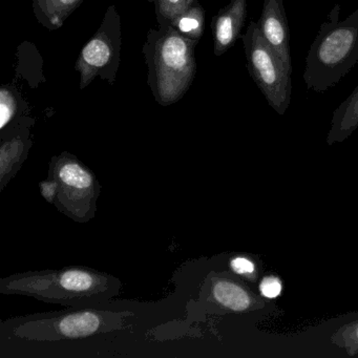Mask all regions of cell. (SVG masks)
I'll return each instance as SVG.
<instances>
[{
    "mask_svg": "<svg viewBox=\"0 0 358 358\" xmlns=\"http://www.w3.org/2000/svg\"><path fill=\"white\" fill-rule=\"evenodd\" d=\"M121 287L116 276L80 266L20 272L0 280L1 294L26 295L75 308L99 307L117 296Z\"/></svg>",
    "mask_w": 358,
    "mask_h": 358,
    "instance_id": "obj_1",
    "label": "cell"
},
{
    "mask_svg": "<svg viewBox=\"0 0 358 358\" xmlns=\"http://www.w3.org/2000/svg\"><path fill=\"white\" fill-rule=\"evenodd\" d=\"M198 43L171 24L148 31L142 54L148 66V87L159 106L177 103L187 94L196 78Z\"/></svg>",
    "mask_w": 358,
    "mask_h": 358,
    "instance_id": "obj_2",
    "label": "cell"
},
{
    "mask_svg": "<svg viewBox=\"0 0 358 358\" xmlns=\"http://www.w3.org/2000/svg\"><path fill=\"white\" fill-rule=\"evenodd\" d=\"M339 13L336 3L306 58L303 80L307 90L317 94L336 87L358 62V9L343 22Z\"/></svg>",
    "mask_w": 358,
    "mask_h": 358,
    "instance_id": "obj_3",
    "label": "cell"
},
{
    "mask_svg": "<svg viewBox=\"0 0 358 358\" xmlns=\"http://www.w3.org/2000/svg\"><path fill=\"white\" fill-rule=\"evenodd\" d=\"M135 314L112 311L98 307L73 308L59 312H47L22 316L8 324L13 336L28 341H60L87 338L123 330Z\"/></svg>",
    "mask_w": 358,
    "mask_h": 358,
    "instance_id": "obj_4",
    "label": "cell"
},
{
    "mask_svg": "<svg viewBox=\"0 0 358 358\" xmlns=\"http://www.w3.org/2000/svg\"><path fill=\"white\" fill-rule=\"evenodd\" d=\"M49 175L59 182V192L54 206L77 223L94 219L101 185L95 173L76 156L64 152L50 161Z\"/></svg>",
    "mask_w": 358,
    "mask_h": 358,
    "instance_id": "obj_5",
    "label": "cell"
},
{
    "mask_svg": "<svg viewBox=\"0 0 358 358\" xmlns=\"http://www.w3.org/2000/svg\"><path fill=\"white\" fill-rule=\"evenodd\" d=\"M241 39L251 78L268 104L278 115H284L290 106L292 94V66H287L264 41L257 30V22H251L248 24L246 33Z\"/></svg>",
    "mask_w": 358,
    "mask_h": 358,
    "instance_id": "obj_6",
    "label": "cell"
},
{
    "mask_svg": "<svg viewBox=\"0 0 358 358\" xmlns=\"http://www.w3.org/2000/svg\"><path fill=\"white\" fill-rule=\"evenodd\" d=\"M121 17L115 5L104 14L97 32L81 49L75 70L80 74V90L87 89L96 78L110 85L116 83L121 59Z\"/></svg>",
    "mask_w": 358,
    "mask_h": 358,
    "instance_id": "obj_7",
    "label": "cell"
},
{
    "mask_svg": "<svg viewBox=\"0 0 358 358\" xmlns=\"http://www.w3.org/2000/svg\"><path fill=\"white\" fill-rule=\"evenodd\" d=\"M201 301L209 312L243 313L259 307L257 297L227 274H208L201 289Z\"/></svg>",
    "mask_w": 358,
    "mask_h": 358,
    "instance_id": "obj_8",
    "label": "cell"
},
{
    "mask_svg": "<svg viewBox=\"0 0 358 358\" xmlns=\"http://www.w3.org/2000/svg\"><path fill=\"white\" fill-rule=\"evenodd\" d=\"M35 120L24 116L0 131V192L16 177L28 159L33 142L31 129Z\"/></svg>",
    "mask_w": 358,
    "mask_h": 358,
    "instance_id": "obj_9",
    "label": "cell"
},
{
    "mask_svg": "<svg viewBox=\"0 0 358 358\" xmlns=\"http://www.w3.org/2000/svg\"><path fill=\"white\" fill-rule=\"evenodd\" d=\"M257 30L264 41L284 60L291 64L290 31L282 0H265L261 17L257 22Z\"/></svg>",
    "mask_w": 358,
    "mask_h": 358,
    "instance_id": "obj_10",
    "label": "cell"
},
{
    "mask_svg": "<svg viewBox=\"0 0 358 358\" xmlns=\"http://www.w3.org/2000/svg\"><path fill=\"white\" fill-rule=\"evenodd\" d=\"M247 13V0H231L225 8L220 10L217 15L213 16L211 30L215 56L219 57L225 54L241 38Z\"/></svg>",
    "mask_w": 358,
    "mask_h": 358,
    "instance_id": "obj_11",
    "label": "cell"
},
{
    "mask_svg": "<svg viewBox=\"0 0 358 358\" xmlns=\"http://www.w3.org/2000/svg\"><path fill=\"white\" fill-rule=\"evenodd\" d=\"M85 0H33V13L39 24L49 31L64 27Z\"/></svg>",
    "mask_w": 358,
    "mask_h": 358,
    "instance_id": "obj_12",
    "label": "cell"
},
{
    "mask_svg": "<svg viewBox=\"0 0 358 358\" xmlns=\"http://www.w3.org/2000/svg\"><path fill=\"white\" fill-rule=\"evenodd\" d=\"M358 127V85L351 95L334 110L327 142L345 141Z\"/></svg>",
    "mask_w": 358,
    "mask_h": 358,
    "instance_id": "obj_13",
    "label": "cell"
},
{
    "mask_svg": "<svg viewBox=\"0 0 358 358\" xmlns=\"http://www.w3.org/2000/svg\"><path fill=\"white\" fill-rule=\"evenodd\" d=\"M24 116H28L26 100L15 87L3 85L0 89V131Z\"/></svg>",
    "mask_w": 358,
    "mask_h": 358,
    "instance_id": "obj_14",
    "label": "cell"
},
{
    "mask_svg": "<svg viewBox=\"0 0 358 358\" xmlns=\"http://www.w3.org/2000/svg\"><path fill=\"white\" fill-rule=\"evenodd\" d=\"M169 24L180 34L200 43L205 31V10L200 3L176 16Z\"/></svg>",
    "mask_w": 358,
    "mask_h": 358,
    "instance_id": "obj_15",
    "label": "cell"
},
{
    "mask_svg": "<svg viewBox=\"0 0 358 358\" xmlns=\"http://www.w3.org/2000/svg\"><path fill=\"white\" fill-rule=\"evenodd\" d=\"M152 3L158 24H169L176 16L183 13L199 0H148Z\"/></svg>",
    "mask_w": 358,
    "mask_h": 358,
    "instance_id": "obj_16",
    "label": "cell"
},
{
    "mask_svg": "<svg viewBox=\"0 0 358 358\" xmlns=\"http://www.w3.org/2000/svg\"><path fill=\"white\" fill-rule=\"evenodd\" d=\"M337 347L345 350L349 355L358 354V320L341 327L331 338Z\"/></svg>",
    "mask_w": 358,
    "mask_h": 358,
    "instance_id": "obj_17",
    "label": "cell"
},
{
    "mask_svg": "<svg viewBox=\"0 0 358 358\" xmlns=\"http://www.w3.org/2000/svg\"><path fill=\"white\" fill-rule=\"evenodd\" d=\"M230 269L234 273L243 276L247 280H253L257 276V267L253 263L252 259L249 257L238 255V257H232L229 262Z\"/></svg>",
    "mask_w": 358,
    "mask_h": 358,
    "instance_id": "obj_18",
    "label": "cell"
},
{
    "mask_svg": "<svg viewBox=\"0 0 358 358\" xmlns=\"http://www.w3.org/2000/svg\"><path fill=\"white\" fill-rule=\"evenodd\" d=\"M282 285L280 278L274 275H267L259 282V293L268 299H276L282 293Z\"/></svg>",
    "mask_w": 358,
    "mask_h": 358,
    "instance_id": "obj_19",
    "label": "cell"
},
{
    "mask_svg": "<svg viewBox=\"0 0 358 358\" xmlns=\"http://www.w3.org/2000/svg\"><path fill=\"white\" fill-rule=\"evenodd\" d=\"M41 196L49 204H55L59 192V182L54 176H48L47 179L39 182Z\"/></svg>",
    "mask_w": 358,
    "mask_h": 358,
    "instance_id": "obj_20",
    "label": "cell"
}]
</instances>
